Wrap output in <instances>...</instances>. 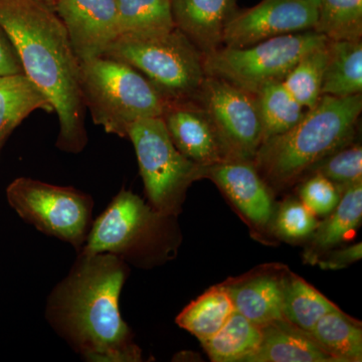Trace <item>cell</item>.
I'll use <instances>...</instances> for the list:
<instances>
[{"label": "cell", "mask_w": 362, "mask_h": 362, "mask_svg": "<svg viewBox=\"0 0 362 362\" xmlns=\"http://www.w3.org/2000/svg\"><path fill=\"white\" fill-rule=\"evenodd\" d=\"M0 26L23 73L45 95L59 119L57 147L78 153L88 143L81 64L49 0H0Z\"/></svg>", "instance_id": "cell-1"}, {"label": "cell", "mask_w": 362, "mask_h": 362, "mask_svg": "<svg viewBox=\"0 0 362 362\" xmlns=\"http://www.w3.org/2000/svg\"><path fill=\"white\" fill-rule=\"evenodd\" d=\"M126 276L120 257L80 254L49 296L47 312L52 327L87 361H140V349L119 309Z\"/></svg>", "instance_id": "cell-2"}, {"label": "cell", "mask_w": 362, "mask_h": 362, "mask_svg": "<svg viewBox=\"0 0 362 362\" xmlns=\"http://www.w3.org/2000/svg\"><path fill=\"white\" fill-rule=\"evenodd\" d=\"M361 112V94L324 95L294 127L262 143L252 164L270 188L290 187L319 161L352 142Z\"/></svg>", "instance_id": "cell-3"}, {"label": "cell", "mask_w": 362, "mask_h": 362, "mask_svg": "<svg viewBox=\"0 0 362 362\" xmlns=\"http://www.w3.org/2000/svg\"><path fill=\"white\" fill-rule=\"evenodd\" d=\"M105 57L124 62L141 73L168 104L194 100L206 76L204 54L177 28L123 33Z\"/></svg>", "instance_id": "cell-4"}, {"label": "cell", "mask_w": 362, "mask_h": 362, "mask_svg": "<svg viewBox=\"0 0 362 362\" xmlns=\"http://www.w3.org/2000/svg\"><path fill=\"white\" fill-rule=\"evenodd\" d=\"M81 90L94 123L121 138L136 121L162 117L168 105L141 73L105 56L81 63Z\"/></svg>", "instance_id": "cell-5"}, {"label": "cell", "mask_w": 362, "mask_h": 362, "mask_svg": "<svg viewBox=\"0 0 362 362\" xmlns=\"http://www.w3.org/2000/svg\"><path fill=\"white\" fill-rule=\"evenodd\" d=\"M328 40L312 30L272 37L247 47H221L204 54V71L206 76L257 95L266 85L283 82L300 59Z\"/></svg>", "instance_id": "cell-6"}, {"label": "cell", "mask_w": 362, "mask_h": 362, "mask_svg": "<svg viewBox=\"0 0 362 362\" xmlns=\"http://www.w3.org/2000/svg\"><path fill=\"white\" fill-rule=\"evenodd\" d=\"M127 138L134 146L150 206L168 218L180 213L188 187L204 178V168L176 148L162 117L136 121Z\"/></svg>", "instance_id": "cell-7"}, {"label": "cell", "mask_w": 362, "mask_h": 362, "mask_svg": "<svg viewBox=\"0 0 362 362\" xmlns=\"http://www.w3.org/2000/svg\"><path fill=\"white\" fill-rule=\"evenodd\" d=\"M9 206L40 232L84 246L92 221L93 201L76 188L59 187L33 178L20 177L6 189Z\"/></svg>", "instance_id": "cell-8"}, {"label": "cell", "mask_w": 362, "mask_h": 362, "mask_svg": "<svg viewBox=\"0 0 362 362\" xmlns=\"http://www.w3.org/2000/svg\"><path fill=\"white\" fill-rule=\"evenodd\" d=\"M194 101L211 119L228 159L252 161L263 143L256 95L206 76Z\"/></svg>", "instance_id": "cell-9"}, {"label": "cell", "mask_w": 362, "mask_h": 362, "mask_svg": "<svg viewBox=\"0 0 362 362\" xmlns=\"http://www.w3.org/2000/svg\"><path fill=\"white\" fill-rule=\"evenodd\" d=\"M164 218L141 197L122 189L90 225L80 254L133 256L151 240Z\"/></svg>", "instance_id": "cell-10"}, {"label": "cell", "mask_w": 362, "mask_h": 362, "mask_svg": "<svg viewBox=\"0 0 362 362\" xmlns=\"http://www.w3.org/2000/svg\"><path fill=\"white\" fill-rule=\"evenodd\" d=\"M317 6L309 0H262L237 11L223 32L221 47H243L272 37L314 30Z\"/></svg>", "instance_id": "cell-11"}, {"label": "cell", "mask_w": 362, "mask_h": 362, "mask_svg": "<svg viewBox=\"0 0 362 362\" xmlns=\"http://www.w3.org/2000/svg\"><path fill=\"white\" fill-rule=\"evenodd\" d=\"M78 62L104 57L120 35L115 0H54Z\"/></svg>", "instance_id": "cell-12"}, {"label": "cell", "mask_w": 362, "mask_h": 362, "mask_svg": "<svg viewBox=\"0 0 362 362\" xmlns=\"http://www.w3.org/2000/svg\"><path fill=\"white\" fill-rule=\"evenodd\" d=\"M204 177L213 180L252 225H268L274 214L271 188L252 161L218 162L204 168Z\"/></svg>", "instance_id": "cell-13"}, {"label": "cell", "mask_w": 362, "mask_h": 362, "mask_svg": "<svg viewBox=\"0 0 362 362\" xmlns=\"http://www.w3.org/2000/svg\"><path fill=\"white\" fill-rule=\"evenodd\" d=\"M173 144L202 168L228 160L211 119L197 101L168 104L162 115Z\"/></svg>", "instance_id": "cell-14"}, {"label": "cell", "mask_w": 362, "mask_h": 362, "mask_svg": "<svg viewBox=\"0 0 362 362\" xmlns=\"http://www.w3.org/2000/svg\"><path fill=\"white\" fill-rule=\"evenodd\" d=\"M286 268H262L225 283L235 310L259 326L283 319Z\"/></svg>", "instance_id": "cell-15"}, {"label": "cell", "mask_w": 362, "mask_h": 362, "mask_svg": "<svg viewBox=\"0 0 362 362\" xmlns=\"http://www.w3.org/2000/svg\"><path fill=\"white\" fill-rule=\"evenodd\" d=\"M175 28L206 54L223 45L226 25L237 13V0H171Z\"/></svg>", "instance_id": "cell-16"}, {"label": "cell", "mask_w": 362, "mask_h": 362, "mask_svg": "<svg viewBox=\"0 0 362 362\" xmlns=\"http://www.w3.org/2000/svg\"><path fill=\"white\" fill-rule=\"evenodd\" d=\"M263 339L247 362H339L324 351L307 331L284 318L262 326Z\"/></svg>", "instance_id": "cell-17"}, {"label": "cell", "mask_w": 362, "mask_h": 362, "mask_svg": "<svg viewBox=\"0 0 362 362\" xmlns=\"http://www.w3.org/2000/svg\"><path fill=\"white\" fill-rule=\"evenodd\" d=\"M312 233L310 247L305 252L308 263H315L324 252L334 249L356 232L362 220V182L345 188L337 207Z\"/></svg>", "instance_id": "cell-18"}, {"label": "cell", "mask_w": 362, "mask_h": 362, "mask_svg": "<svg viewBox=\"0 0 362 362\" xmlns=\"http://www.w3.org/2000/svg\"><path fill=\"white\" fill-rule=\"evenodd\" d=\"M54 112L51 102L25 74L0 75V150L33 112Z\"/></svg>", "instance_id": "cell-19"}, {"label": "cell", "mask_w": 362, "mask_h": 362, "mask_svg": "<svg viewBox=\"0 0 362 362\" xmlns=\"http://www.w3.org/2000/svg\"><path fill=\"white\" fill-rule=\"evenodd\" d=\"M322 96L346 98L362 94L361 40H328Z\"/></svg>", "instance_id": "cell-20"}, {"label": "cell", "mask_w": 362, "mask_h": 362, "mask_svg": "<svg viewBox=\"0 0 362 362\" xmlns=\"http://www.w3.org/2000/svg\"><path fill=\"white\" fill-rule=\"evenodd\" d=\"M262 339V326L235 311L223 327L202 344L211 361H246L259 349Z\"/></svg>", "instance_id": "cell-21"}, {"label": "cell", "mask_w": 362, "mask_h": 362, "mask_svg": "<svg viewBox=\"0 0 362 362\" xmlns=\"http://www.w3.org/2000/svg\"><path fill=\"white\" fill-rule=\"evenodd\" d=\"M235 311L225 284L216 285L188 304L176 323L202 342L216 334Z\"/></svg>", "instance_id": "cell-22"}, {"label": "cell", "mask_w": 362, "mask_h": 362, "mask_svg": "<svg viewBox=\"0 0 362 362\" xmlns=\"http://www.w3.org/2000/svg\"><path fill=\"white\" fill-rule=\"evenodd\" d=\"M308 333L324 351L338 361H362L361 323L340 309L321 317Z\"/></svg>", "instance_id": "cell-23"}, {"label": "cell", "mask_w": 362, "mask_h": 362, "mask_svg": "<svg viewBox=\"0 0 362 362\" xmlns=\"http://www.w3.org/2000/svg\"><path fill=\"white\" fill-rule=\"evenodd\" d=\"M339 308L303 278L289 270L283 295V318L300 329L310 331L317 321Z\"/></svg>", "instance_id": "cell-24"}, {"label": "cell", "mask_w": 362, "mask_h": 362, "mask_svg": "<svg viewBox=\"0 0 362 362\" xmlns=\"http://www.w3.org/2000/svg\"><path fill=\"white\" fill-rule=\"evenodd\" d=\"M256 96L263 128V142L291 129L309 110L290 94L283 82L266 85Z\"/></svg>", "instance_id": "cell-25"}, {"label": "cell", "mask_w": 362, "mask_h": 362, "mask_svg": "<svg viewBox=\"0 0 362 362\" xmlns=\"http://www.w3.org/2000/svg\"><path fill=\"white\" fill-rule=\"evenodd\" d=\"M123 33L166 32L175 28L171 0H115Z\"/></svg>", "instance_id": "cell-26"}, {"label": "cell", "mask_w": 362, "mask_h": 362, "mask_svg": "<svg viewBox=\"0 0 362 362\" xmlns=\"http://www.w3.org/2000/svg\"><path fill=\"white\" fill-rule=\"evenodd\" d=\"M313 30L329 40H361L362 0H318Z\"/></svg>", "instance_id": "cell-27"}, {"label": "cell", "mask_w": 362, "mask_h": 362, "mask_svg": "<svg viewBox=\"0 0 362 362\" xmlns=\"http://www.w3.org/2000/svg\"><path fill=\"white\" fill-rule=\"evenodd\" d=\"M327 42L300 59L283 80L286 89L306 109L313 108L322 96L321 90L328 59Z\"/></svg>", "instance_id": "cell-28"}, {"label": "cell", "mask_w": 362, "mask_h": 362, "mask_svg": "<svg viewBox=\"0 0 362 362\" xmlns=\"http://www.w3.org/2000/svg\"><path fill=\"white\" fill-rule=\"evenodd\" d=\"M309 173H319L332 181L341 192L362 182V148L349 143L315 164Z\"/></svg>", "instance_id": "cell-29"}, {"label": "cell", "mask_w": 362, "mask_h": 362, "mask_svg": "<svg viewBox=\"0 0 362 362\" xmlns=\"http://www.w3.org/2000/svg\"><path fill=\"white\" fill-rule=\"evenodd\" d=\"M316 216L300 199H289L281 204L275 220V230L287 240H301L316 230Z\"/></svg>", "instance_id": "cell-30"}, {"label": "cell", "mask_w": 362, "mask_h": 362, "mask_svg": "<svg viewBox=\"0 0 362 362\" xmlns=\"http://www.w3.org/2000/svg\"><path fill=\"white\" fill-rule=\"evenodd\" d=\"M341 194L332 181L319 173H312L299 187L300 201L315 216H328L337 207Z\"/></svg>", "instance_id": "cell-31"}, {"label": "cell", "mask_w": 362, "mask_h": 362, "mask_svg": "<svg viewBox=\"0 0 362 362\" xmlns=\"http://www.w3.org/2000/svg\"><path fill=\"white\" fill-rule=\"evenodd\" d=\"M362 257L361 243L354 245L351 247H344V249L337 250V251H330L324 252L320 257L316 259L315 263L322 269L327 270H339V269L346 268L350 264L358 261Z\"/></svg>", "instance_id": "cell-32"}, {"label": "cell", "mask_w": 362, "mask_h": 362, "mask_svg": "<svg viewBox=\"0 0 362 362\" xmlns=\"http://www.w3.org/2000/svg\"><path fill=\"white\" fill-rule=\"evenodd\" d=\"M23 73L18 52L6 32L0 26V75H16Z\"/></svg>", "instance_id": "cell-33"}, {"label": "cell", "mask_w": 362, "mask_h": 362, "mask_svg": "<svg viewBox=\"0 0 362 362\" xmlns=\"http://www.w3.org/2000/svg\"><path fill=\"white\" fill-rule=\"evenodd\" d=\"M309 1H311L312 4H315L316 6H317V4H318V0H309Z\"/></svg>", "instance_id": "cell-34"}, {"label": "cell", "mask_w": 362, "mask_h": 362, "mask_svg": "<svg viewBox=\"0 0 362 362\" xmlns=\"http://www.w3.org/2000/svg\"><path fill=\"white\" fill-rule=\"evenodd\" d=\"M49 1H51V2H52V1H54V0H49Z\"/></svg>", "instance_id": "cell-35"}]
</instances>
